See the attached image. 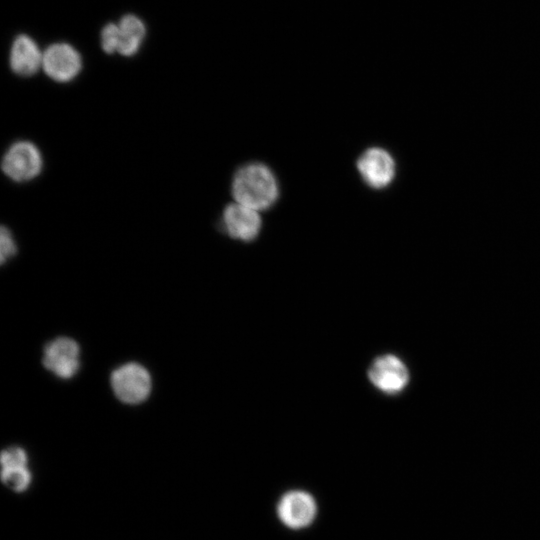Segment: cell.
Returning a JSON list of instances; mask_svg holds the SVG:
<instances>
[{"instance_id":"obj_3","label":"cell","mask_w":540,"mask_h":540,"mask_svg":"<svg viewBox=\"0 0 540 540\" xmlns=\"http://www.w3.org/2000/svg\"><path fill=\"white\" fill-rule=\"evenodd\" d=\"M367 376L374 388L388 396L401 393L410 379L406 364L394 354L374 358L368 367Z\"/></svg>"},{"instance_id":"obj_14","label":"cell","mask_w":540,"mask_h":540,"mask_svg":"<svg viewBox=\"0 0 540 540\" xmlns=\"http://www.w3.org/2000/svg\"><path fill=\"white\" fill-rule=\"evenodd\" d=\"M26 453L19 447H10L1 454L2 469L25 467Z\"/></svg>"},{"instance_id":"obj_1","label":"cell","mask_w":540,"mask_h":540,"mask_svg":"<svg viewBox=\"0 0 540 540\" xmlns=\"http://www.w3.org/2000/svg\"><path fill=\"white\" fill-rule=\"evenodd\" d=\"M232 195L237 203L256 211L270 208L279 196L273 172L262 163L240 167L232 180Z\"/></svg>"},{"instance_id":"obj_13","label":"cell","mask_w":540,"mask_h":540,"mask_svg":"<svg viewBox=\"0 0 540 540\" xmlns=\"http://www.w3.org/2000/svg\"><path fill=\"white\" fill-rule=\"evenodd\" d=\"M101 47L107 54H113L118 50L119 28L118 24L108 23L101 31Z\"/></svg>"},{"instance_id":"obj_8","label":"cell","mask_w":540,"mask_h":540,"mask_svg":"<svg viewBox=\"0 0 540 540\" xmlns=\"http://www.w3.org/2000/svg\"><path fill=\"white\" fill-rule=\"evenodd\" d=\"M222 225L231 238L250 242L258 236L262 221L258 211L236 202L225 207Z\"/></svg>"},{"instance_id":"obj_12","label":"cell","mask_w":540,"mask_h":540,"mask_svg":"<svg viewBox=\"0 0 540 540\" xmlns=\"http://www.w3.org/2000/svg\"><path fill=\"white\" fill-rule=\"evenodd\" d=\"M2 481L14 491H22L30 483V472L26 467L2 469Z\"/></svg>"},{"instance_id":"obj_7","label":"cell","mask_w":540,"mask_h":540,"mask_svg":"<svg viewBox=\"0 0 540 540\" xmlns=\"http://www.w3.org/2000/svg\"><path fill=\"white\" fill-rule=\"evenodd\" d=\"M357 169L368 186L381 189L392 182L395 174V163L386 150L372 147L364 151L358 158Z\"/></svg>"},{"instance_id":"obj_5","label":"cell","mask_w":540,"mask_h":540,"mask_svg":"<svg viewBox=\"0 0 540 540\" xmlns=\"http://www.w3.org/2000/svg\"><path fill=\"white\" fill-rule=\"evenodd\" d=\"M82 59L79 52L68 43H54L43 51L42 69L59 83L72 81L80 73Z\"/></svg>"},{"instance_id":"obj_4","label":"cell","mask_w":540,"mask_h":540,"mask_svg":"<svg viewBox=\"0 0 540 540\" xmlns=\"http://www.w3.org/2000/svg\"><path fill=\"white\" fill-rule=\"evenodd\" d=\"M43 166L42 155L32 142L13 143L2 159L4 174L13 181L26 182L37 177Z\"/></svg>"},{"instance_id":"obj_9","label":"cell","mask_w":540,"mask_h":540,"mask_svg":"<svg viewBox=\"0 0 540 540\" xmlns=\"http://www.w3.org/2000/svg\"><path fill=\"white\" fill-rule=\"evenodd\" d=\"M277 513L283 524L292 529H300L313 521L316 503L307 492L290 491L280 499Z\"/></svg>"},{"instance_id":"obj_11","label":"cell","mask_w":540,"mask_h":540,"mask_svg":"<svg viewBox=\"0 0 540 540\" xmlns=\"http://www.w3.org/2000/svg\"><path fill=\"white\" fill-rule=\"evenodd\" d=\"M118 28L117 53L126 57L135 55L139 51L146 33L143 21L136 15L127 14L120 19Z\"/></svg>"},{"instance_id":"obj_15","label":"cell","mask_w":540,"mask_h":540,"mask_svg":"<svg viewBox=\"0 0 540 540\" xmlns=\"http://www.w3.org/2000/svg\"><path fill=\"white\" fill-rule=\"evenodd\" d=\"M17 248L10 230L6 227L1 228L0 233V260L3 264L16 254Z\"/></svg>"},{"instance_id":"obj_10","label":"cell","mask_w":540,"mask_h":540,"mask_svg":"<svg viewBox=\"0 0 540 540\" xmlns=\"http://www.w3.org/2000/svg\"><path fill=\"white\" fill-rule=\"evenodd\" d=\"M43 52L37 43L28 35H18L11 46L9 65L19 76H32L42 68Z\"/></svg>"},{"instance_id":"obj_2","label":"cell","mask_w":540,"mask_h":540,"mask_svg":"<svg viewBox=\"0 0 540 540\" xmlns=\"http://www.w3.org/2000/svg\"><path fill=\"white\" fill-rule=\"evenodd\" d=\"M115 396L126 404H139L147 399L152 388L148 370L138 363H126L111 374Z\"/></svg>"},{"instance_id":"obj_6","label":"cell","mask_w":540,"mask_h":540,"mask_svg":"<svg viewBox=\"0 0 540 540\" xmlns=\"http://www.w3.org/2000/svg\"><path fill=\"white\" fill-rule=\"evenodd\" d=\"M43 365L61 379L72 378L80 367V348L68 337H58L44 348Z\"/></svg>"}]
</instances>
